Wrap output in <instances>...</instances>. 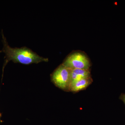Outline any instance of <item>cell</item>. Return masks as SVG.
<instances>
[{
    "label": "cell",
    "mask_w": 125,
    "mask_h": 125,
    "mask_svg": "<svg viewBox=\"0 0 125 125\" xmlns=\"http://www.w3.org/2000/svg\"><path fill=\"white\" fill-rule=\"evenodd\" d=\"M1 35L4 46L0 52H4L5 54L4 66L10 61H13L15 62H19L26 65L48 62L47 58L40 56L31 49L25 47L21 48L11 47L8 44L2 30Z\"/></svg>",
    "instance_id": "obj_1"
},
{
    "label": "cell",
    "mask_w": 125,
    "mask_h": 125,
    "mask_svg": "<svg viewBox=\"0 0 125 125\" xmlns=\"http://www.w3.org/2000/svg\"><path fill=\"white\" fill-rule=\"evenodd\" d=\"M71 72L70 69L62 64L52 74V82L61 89L69 91L71 84Z\"/></svg>",
    "instance_id": "obj_2"
},
{
    "label": "cell",
    "mask_w": 125,
    "mask_h": 125,
    "mask_svg": "<svg viewBox=\"0 0 125 125\" xmlns=\"http://www.w3.org/2000/svg\"><path fill=\"white\" fill-rule=\"evenodd\" d=\"M62 65L70 70L89 69L90 66L89 60L84 54L75 52L70 55L66 59Z\"/></svg>",
    "instance_id": "obj_3"
},
{
    "label": "cell",
    "mask_w": 125,
    "mask_h": 125,
    "mask_svg": "<svg viewBox=\"0 0 125 125\" xmlns=\"http://www.w3.org/2000/svg\"><path fill=\"white\" fill-rule=\"evenodd\" d=\"M92 78L90 77L73 82L71 84L69 91L74 93L81 91L86 88L92 83Z\"/></svg>",
    "instance_id": "obj_4"
},
{
    "label": "cell",
    "mask_w": 125,
    "mask_h": 125,
    "mask_svg": "<svg viewBox=\"0 0 125 125\" xmlns=\"http://www.w3.org/2000/svg\"><path fill=\"white\" fill-rule=\"evenodd\" d=\"M71 70V84L82 79L91 77L89 70L73 69Z\"/></svg>",
    "instance_id": "obj_5"
},
{
    "label": "cell",
    "mask_w": 125,
    "mask_h": 125,
    "mask_svg": "<svg viewBox=\"0 0 125 125\" xmlns=\"http://www.w3.org/2000/svg\"><path fill=\"white\" fill-rule=\"evenodd\" d=\"M120 99L123 101L125 104V94H122L120 97Z\"/></svg>",
    "instance_id": "obj_6"
}]
</instances>
